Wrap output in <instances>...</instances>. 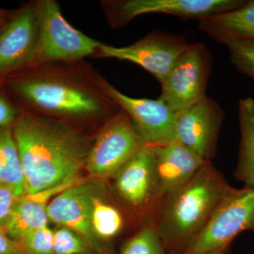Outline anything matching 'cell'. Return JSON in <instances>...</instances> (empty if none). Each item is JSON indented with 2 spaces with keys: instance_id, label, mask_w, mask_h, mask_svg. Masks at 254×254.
<instances>
[{
  "instance_id": "obj_1",
  "label": "cell",
  "mask_w": 254,
  "mask_h": 254,
  "mask_svg": "<svg viewBox=\"0 0 254 254\" xmlns=\"http://www.w3.org/2000/svg\"><path fill=\"white\" fill-rule=\"evenodd\" d=\"M107 81L81 60L36 64L1 82L23 113L95 136L121 110L107 91Z\"/></svg>"
},
{
  "instance_id": "obj_2",
  "label": "cell",
  "mask_w": 254,
  "mask_h": 254,
  "mask_svg": "<svg viewBox=\"0 0 254 254\" xmlns=\"http://www.w3.org/2000/svg\"><path fill=\"white\" fill-rule=\"evenodd\" d=\"M26 193L79 180L95 136L49 119L22 113L13 126Z\"/></svg>"
},
{
  "instance_id": "obj_3",
  "label": "cell",
  "mask_w": 254,
  "mask_h": 254,
  "mask_svg": "<svg viewBox=\"0 0 254 254\" xmlns=\"http://www.w3.org/2000/svg\"><path fill=\"white\" fill-rule=\"evenodd\" d=\"M232 190L223 175L206 161L186 184L165 195L154 224L167 250L181 254Z\"/></svg>"
},
{
  "instance_id": "obj_4",
  "label": "cell",
  "mask_w": 254,
  "mask_h": 254,
  "mask_svg": "<svg viewBox=\"0 0 254 254\" xmlns=\"http://www.w3.org/2000/svg\"><path fill=\"white\" fill-rule=\"evenodd\" d=\"M38 6L39 38L33 64L93 58L102 42L71 26L64 17L58 1L38 0Z\"/></svg>"
},
{
  "instance_id": "obj_5",
  "label": "cell",
  "mask_w": 254,
  "mask_h": 254,
  "mask_svg": "<svg viewBox=\"0 0 254 254\" xmlns=\"http://www.w3.org/2000/svg\"><path fill=\"white\" fill-rule=\"evenodd\" d=\"M245 231L254 232V188L235 189L221 200L208 222L181 254H209L231 246Z\"/></svg>"
},
{
  "instance_id": "obj_6",
  "label": "cell",
  "mask_w": 254,
  "mask_h": 254,
  "mask_svg": "<svg viewBox=\"0 0 254 254\" xmlns=\"http://www.w3.org/2000/svg\"><path fill=\"white\" fill-rule=\"evenodd\" d=\"M145 145L131 119L121 109L95 135L85 170L93 178H113Z\"/></svg>"
},
{
  "instance_id": "obj_7",
  "label": "cell",
  "mask_w": 254,
  "mask_h": 254,
  "mask_svg": "<svg viewBox=\"0 0 254 254\" xmlns=\"http://www.w3.org/2000/svg\"><path fill=\"white\" fill-rule=\"evenodd\" d=\"M107 192L106 180L91 177L82 178L50 200L48 206L50 221L81 235L95 254L110 253L106 246L95 236L91 222L95 200L107 195Z\"/></svg>"
},
{
  "instance_id": "obj_8",
  "label": "cell",
  "mask_w": 254,
  "mask_h": 254,
  "mask_svg": "<svg viewBox=\"0 0 254 254\" xmlns=\"http://www.w3.org/2000/svg\"><path fill=\"white\" fill-rule=\"evenodd\" d=\"M244 0H103L100 6L113 29L123 27L144 14L173 15L182 18H200L237 9Z\"/></svg>"
},
{
  "instance_id": "obj_9",
  "label": "cell",
  "mask_w": 254,
  "mask_h": 254,
  "mask_svg": "<svg viewBox=\"0 0 254 254\" xmlns=\"http://www.w3.org/2000/svg\"><path fill=\"white\" fill-rule=\"evenodd\" d=\"M190 43L182 36L153 31L128 46L115 47L103 43L94 58H113L136 64L161 84Z\"/></svg>"
},
{
  "instance_id": "obj_10",
  "label": "cell",
  "mask_w": 254,
  "mask_h": 254,
  "mask_svg": "<svg viewBox=\"0 0 254 254\" xmlns=\"http://www.w3.org/2000/svg\"><path fill=\"white\" fill-rule=\"evenodd\" d=\"M211 63V55L205 45L190 43L160 84L159 99L177 114L199 102L206 96Z\"/></svg>"
},
{
  "instance_id": "obj_11",
  "label": "cell",
  "mask_w": 254,
  "mask_h": 254,
  "mask_svg": "<svg viewBox=\"0 0 254 254\" xmlns=\"http://www.w3.org/2000/svg\"><path fill=\"white\" fill-rule=\"evenodd\" d=\"M39 38L38 0L14 11L0 30V81L34 63Z\"/></svg>"
},
{
  "instance_id": "obj_12",
  "label": "cell",
  "mask_w": 254,
  "mask_h": 254,
  "mask_svg": "<svg viewBox=\"0 0 254 254\" xmlns=\"http://www.w3.org/2000/svg\"><path fill=\"white\" fill-rule=\"evenodd\" d=\"M224 118V110L206 95L188 109L177 114L175 140L205 161H210L216 153Z\"/></svg>"
},
{
  "instance_id": "obj_13",
  "label": "cell",
  "mask_w": 254,
  "mask_h": 254,
  "mask_svg": "<svg viewBox=\"0 0 254 254\" xmlns=\"http://www.w3.org/2000/svg\"><path fill=\"white\" fill-rule=\"evenodd\" d=\"M113 178L115 190L127 205L140 212L156 213L163 196L149 145H145Z\"/></svg>"
},
{
  "instance_id": "obj_14",
  "label": "cell",
  "mask_w": 254,
  "mask_h": 254,
  "mask_svg": "<svg viewBox=\"0 0 254 254\" xmlns=\"http://www.w3.org/2000/svg\"><path fill=\"white\" fill-rule=\"evenodd\" d=\"M106 89L115 103L128 115L145 145L158 146L175 141L177 113L159 98H136L124 94L107 81Z\"/></svg>"
},
{
  "instance_id": "obj_15",
  "label": "cell",
  "mask_w": 254,
  "mask_h": 254,
  "mask_svg": "<svg viewBox=\"0 0 254 254\" xmlns=\"http://www.w3.org/2000/svg\"><path fill=\"white\" fill-rule=\"evenodd\" d=\"M149 146L154 154L155 172L163 197L186 184L206 162L177 140Z\"/></svg>"
},
{
  "instance_id": "obj_16",
  "label": "cell",
  "mask_w": 254,
  "mask_h": 254,
  "mask_svg": "<svg viewBox=\"0 0 254 254\" xmlns=\"http://www.w3.org/2000/svg\"><path fill=\"white\" fill-rule=\"evenodd\" d=\"M81 179L38 193H25L21 195L5 227L4 233L11 240L18 242L28 234L48 227L50 221L48 206L50 200Z\"/></svg>"
},
{
  "instance_id": "obj_17",
  "label": "cell",
  "mask_w": 254,
  "mask_h": 254,
  "mask_svg": "<svg viewBox=\"0 0 254 254\" xmlns=\"http://www.w3.org/2000/svg\"><path fill=\"white\" fill-rule=\"evenodd\" d=\"M200 31L220 44L234 41L254 42V0L240 7L200 18Z\"/></svg>"
},
{
  "instance_id": "obj_18",
  "label": "cell",
  "mask_w": 254,
  "mask_h": 254,
  "mask_svg": "<svg viewBox=\"0 0 254 254\" xmlns=\"http://www.w3.org/2000/svg\"><path fill=\"white\" fill-rule=\"evenodd\" d=\"M241 140L234 176L245 187L254 188V100L242 98L238 104Z\"/></svg>"
},
{
  "instance_id": "obj_19",
  "label": "cell",
  "mask_w": 254,
  "mask_h": 254,
  "mask_svg": "<svg viewBox=\"0 0 254 254\" xmlns=\"http://www.w3.org/2000/svg\"><path fill=\"white\" fill-rule=\"evenodd\" d=\"M1 182L11 184L25 191L24 177L15 141L13 127L0 129V183Z\"/></svg>"
},
{
  "instance_id": "obj_20",
  "label": "cell",
  "mask_w": 254,
  "mask_h": 254,
  "mask_svg": "<svg viewBox=\"0 0 254 254\" xmlns=\"http://www.w3.org/2000/svg\"><path fill=\"white\" fill-rule=\"evenodd\" d=\"M106 196L95 200L91 219L93 232L104 245L105 242L118 237L125 225L123 214L117 207L107 201Z\"/></svg>"
},
{
  "instance_id": "obj_21",
  "label": "cell",
  "mask_w": 254,
  "mask_h": 254,
  "mask_svg": "<svg viewBox=\"0 0 254 254\" xmlns=\"http://www.w3.org/2000/svg\"><path fill=\"white\" fill-rule=\"evenodd\" d=\"M120 254H172L165 247L155 224L141 229L124 243Z\"/></svg>"
},
{
  "instance_id": "obj_22",
  "label": "cell",
  "mask_w": 254,
  "mask_h": 254,
  "mask_svg": "<svg viewBox=\"0 0 254 254\" xmlns=\"http://www.w3.org/2000/svg\"><path fill=\"white\" fill-rule=\"evenodd\" d=\"M55 254H95L89 244L76 232L60 227L55 231Z\"/></svg>"
},
{
  "instance_id": "obj_23",
  "label": "cell",
  "mask_w": 254,
  "mask_h": 254,
  "mask_svg": "<svg viewBox=\"0 0 254 254\" xmlns=\"http://www.w3.org/2000/svg\"><path fill=\"white\" fill-rule=\"evenodd\" d=\"M225 46L237 71L254 80V42L234 41Z\"/></svg>"
},
{
  "instance_id": "obj_24",
  "label": "cell",
  "mask_w": 254,
  "mask_h": 254,
  "mask_svg": "<svg viewBox=\"0 0 254 254\" xmlns=\"http://www.w3.org/2000/svg\"><path fill=\"white\" fill-rule=\"evenodd\" d=\"M54 235L48 226L28 234L18 243L26 254H55Z\"/></svg>"
},
{
  "instance_id": "obj_25",
  "label": "cell",
  "mask_w": 254,
  "mask_h": 254,
  "mask_svg": "<svg viewBox=\"0 0 254 254\" xmlns=\"http://www.w3.org/2000/svg\"><path fill=\"white\" fill-rule=\"evenodd\" d=\"M24 190L9 183H0V230L4 232L18 198L25 194Z\"/></svg>"
},
{
  "instance_id": "obj_26",
  "label": "cell",
  "mask_w": 254,
  "mask_h": 254,
  "mask_svg": "<svg viewBox=\"0 0 254 254\" xmlns=\"http://www.w3.org/2000/svg\"><path fill=\"white\" fill-rule=\"evenodd\" d=\"M22 112L10 98L0 81V129L14 126Z\"/></svg>"
},
{
  "instance_id": "obj_27",
  "label": "cell",
  "mask_w": 254,
  "mask_h": 254,
  "mask_svg": "<svg viewBox=\"0 0 254 254\" xmlns=\"http://www.w3.org/2000/svg\"><path fill=\"white\" fill-rule=\"evenodd\" d=\"M0 254H26L22 247L0 230Z\"/></svg>"
},
{
  "instance_id": "obj_28",
  "label": "cell",
  "mask_w": 254,
  "mask_h": 254,
  "mask_svg": "<svg viewBox=\"0 0 254 254\" xmlns=\"http://www.w3.org/2000/svg\"><path fill=\"white\" fill-rule=\"evenodd\" d=\"M14 13V11H8V10L0 8V26L1 27L7 23Z\"/></svg>"
},
{
  "instance_id": "obj_29",
  "label": "cell",
  "mask_w": 254,
  "mask_h": 254,
  "mask_svg": "<svg viewBox=\"0 0 254 254\" xmlns=\"http://www.w3.org/2000/svg\"><path fill=\"white\" fill-rule=\"evenodd\" d=\"M230 248H231V246H229V247H224V248L220 249V250L215 251V252L209 254H230Z\"/></svg>"
},
{
  "instance_id": "obj_30",
  "label": "cell",
  "mask_w": 254,
  "mask_h": 254,
  "mask_svg": "<svg viewBox=\"0 0 254 254\" xmlns=\"http://www.w3.org/2000/svg\"><path fill=\"white\" fill-rule=\"evenodd\" d=\"M110 254V253H107V254Z\"/></svg>"
},
{
  "instance_id": "obj_31",
  "label": "cell",
  "mask_w": 254,
  "mask_h": 254,
  "mask_svg": "<svg viewBox=\"0 0 254 254\" xmlns=\"http://www.w3.org/2000/svg\"><path fill=\"white\" fill-rule=\"evenodd\" d=\"M0 30H1V26H0Z\"/></svg>"
}]
</instances>
